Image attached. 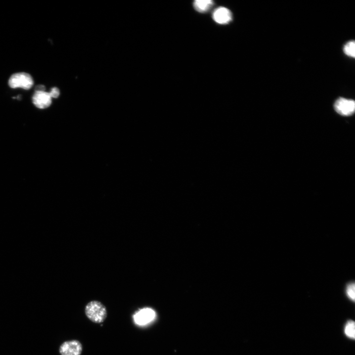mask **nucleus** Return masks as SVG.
<instances>
[{
    "mask_svg": "<svg viewBox=\"0 0 355 355\" xmlns=\"http://www.w3.org/2000/svg\"><path fill=\"white\" fill-rule=\"evenodd\" d=\"M85 314L90 320L96 323L103 322L107 315L105 306L97 300L91 301L86 304Z\"/></svg>",
    "mask_w": 355,
    "mask_h": 355,
    "instance_id": "1",
    "label": "nucleus"
},
{
    "mask_svg": "<svg viewBox=\"0 0 355 355\" xmlns=\"http://www.w3.org/2000/svg\"><path fill=\"white\" fill-rule=\"evenodd\" d=\"M33 84L32 77L30 74L26 72L13 74L8 80V85L12 88H22L28 90L32 87Z\"/></svg>",
    "mask_w": 355,
    "mask_h": 355,
    "instance_id": "2",
    "label": "nucleus"
},
{
    "mask_svg": "<svg viewBox=\"0 0 355 355\" xmlns=\"http://www.w3.org/2000/svg\"><path fill=\"white\" fill-rule=\"evenodd\" d=\"M82 345L77 340H71L64 342L59 349L61 355H81Z\"/></svg>",
    "mask_w": 355,
    "mask_h": 355,
    "instance_id": "3",
    "label": "nucleus"
},
{
    "mask_svg": "<svg viewBox=\"0 0 355 355\" xmlns=\"http://www.w3.org/2000/svg\"><path fill=\"white\" fill-rule=\"evenodd\" d=\"M334 107L335 111L339 114L349 116L355 112V103L352 100L339 98L335 102Z\"/></svg>",
    "mask_w": 355,
    "mask_h": 355,
    "instance_id": "4",
    "label": "nucleus"
},
{
    "mask_svg": "<svg viewBox=\"0 0 355 355\" xmlns=\"http://www.w3.org/2000/svg\"><path fill=\"white\" fill-rule=\"evenodd\" d=\"M32 100L35 106L40 109L48 107L52 102L49 93L45 91H35Z\"/></svg>",
    "mask_w": 355,
    "mask_h": 355,
    "instance_id": "5",
    "label": "nucleus"
},
{
    "mask_svg": "<svg viewBox=\"0 0 355 355\" xmlns=\"http://www.w3.org/2000/svg\"><path fill=\"white\" fill-rule=\"evenodd\" d=\"M213 20L219 24L229 23L232 19L231 11L226 7H219L214 10L213 13Z\"/></svg>",
    "mask_w": 355,
    "mask_h": 355,
    "instance_id": "6",
    "label": "nucleus"
},
{
    "mask_svg": "<svg viewBox=\"0 0 355 355\" xmlns=\"http://www.w3.org/2000/svg\"><path fill=\"white\" fill-rule=\"evenodd\" d=\"M155 316L154 311L148 308H144L139 311L135 316V322L139 324H146L153 320Z\"/></svg>",
    "mask_w": 355,
    "mask_h": 355,
    "instance_id": "7",
    "label": "nucleus"
},
{
    "mask_svg": "<svg viewBox=\"0 0 355 355\" xmlns=\"http://www.w3.org/2000/svg\"><path fill=\"white\" fill-rule=\"evenodd\" d=\"M213 5V2L211 0H196L193 2L194 8L200 12L208 11Z\"/></svg>",
    "mask_w": 355,
    "mask_h": 355,
    "instance_id": "8",
    "label": "nucleus"
},
{
    "mask_svg": "<svg viewBox=\"0 0 355 355\" xmlns=\"http://www.w3.org/2000/svg\"><path fill=\"white\" fill-rule=\"evenodd\" d=\"M355 42L354 40L350 41L346 43L343 47L344 53L350 57L355 58Z\"/></svg>",
    "mask_w": 355,
    "mask_h": 355,
    "instance_id": "9",
    "label": "nucleus"
},
{
    "mask_svg": "<svg viewBox=\"0 0 355 355\" xmlns=\"http://www.w3.org/2000/svg\"><path fill=\"white\" fill-rule=\"evenodd\" d=\"M355 322L353 320H349L345 327V333L350 338L355 339Z\"/></svg>",
    "mask_w": 355,
    "mask_h": 355,
    "instance_id": "10",
    "label": "nucleus"
},
{
    "mask_svg": "<svg viewBox=\"0 0 355 355\" xmlns=\"http://www.w3.org/2000/svg\"><path fill=\"white\" fill-rule=\"evenodd\" d=\"M345 292L348 297L354 301L355 299V283L350 282L346 285Z\"/></svg>",
    "mask_w": 355,
    "mask_h": 355,
    "instance_id": "11",
    "label": "nucleus"
},
{
    "mask_svg": "<svg viewBox=\"0 0 355 355\" xmlns=\"http://www.w3.org/2000/svg\"><path fill=\"white\" fill-rule=\"evenodd\" d=\"M49 93L52 98H57L60 95V91L57 87L52 88Z\"/></svg>",
    "mask_w": 355,
    "mask_h": 355,
    "instance_id": "12",
    "label": "nucleus"
},
{
    "mask_svg": "<svg viewBox=\"0 0 355 355\" xmlns=\"http://www.w3.org/2000/svg\"><path fill=\"white\" fill-rule=\"evenodd\" d=\"M45 86L42 85H37L36 88V91H45Z\"/></svg>",
    "mask_w": 355,
    "mask_h": 355,
    "instance_id": "13",
    "label": "nucleus"
}]
</instances>
